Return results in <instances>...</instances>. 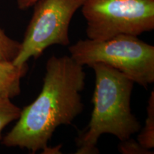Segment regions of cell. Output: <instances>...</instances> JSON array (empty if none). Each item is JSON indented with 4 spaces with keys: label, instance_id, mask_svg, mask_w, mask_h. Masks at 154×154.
I'll return each mask as SVG.
<instances>
[{
    "label": "cell",
    "instance_id": "obj_2",
    "mask_svg": "<svg viewBox=\"0 0 154 154\" xmlns=\"http://www.w3.org/2000/svg\"><path fill=\"white\" fill-rule=\"evenodd\" d=\"M95 88L91 119L75 139L77 154H97V143L103 134H111L120 141L131 137L141 126L131 108L135 83L123 73L104 63L92 65Z\"/></svg>",
    "mask_w": 154,
    "mask_h": 154
},
{
    "label": "cell",
    "instance_id": "obj_8",
    "mask_svg": "<svg viewBox=\"0 0 154 154\" xmlns=\"http://www.w3.org/2000/svg\"><path fill=\"white\" fill-rule=\"evenodd\" d=\"M21 111L22 109L13 103L10 99H0V141L4 128L12 121H17Z\"/></svg>",
    "mask_w": 154,
    "mask_h": 154
},
{
    "label": "cell",
    "instance_id": "obj_7",
    "mask_svg": "<svg viewBox=\"0 0 154 154\" xmlns=\"http://www.w3.org/2000/svg\"><path fill=\"white\" fill-rule=\"evenodd\" d=\"M147 117L145 126L138 134L137 141L143 147L151 150L154 148V91H151L146 107Z\"/></svg>",
    "mask_w": 154,
    "mask_h": 154
},
{
    "label": "cell",
    "instance_id": "obj_10",
    "mask_svg": "<svg viewBox=\"0 0 154 154\" xmlns=\"http://www.w3.org/2000/svg\"><path fill=\"white\" fill-rule=\"evenodd\" d=\"M118 149L120 153L124 154H151V151L146 149L131 137L122 140L119 143Z\"/></svg>",
    "mask_w": 154,
    "mask_h": 154
},
{
    "label": "cell",
    "instance_id": "obj_3",
    "mask_svg": "<svg viewBox=\"0 0 154 154\" xmlns=\"http://www.w3.org/2000/svg\"><path fill=\"white\" fill-rule=\"evenodd\" d=\"M69 51L82 66L104 63L146 88L154 82V47L138 36L119 34L104 41L79 40Z\"/></svg>",
    "mask_w": 154,
    "mask_h": 154
},
{
    "label": "cell",
    "instance_id": "obj_4",
    "mask_svg": "<svg viewBox=\"0 0 154 154\" xmlns=\"http://www.w3.org/2000/svg\"><path fill=\"white\" fill-rule=\"evenodd\" d=\"M81 9L89 39L138 36L154 29V0H84Z\"/></svg>",
    "mask_w": 154,
    "mask_h": 154
},
{
    "label": "cell",
    "instance_id": "obj_5",
    "mask_svg": "<svg viewBox=\"0 0 154 154\" xmlns=\"http://www.w3.org/2000/svg\"><path fill=\"white\" fill-rule=\"evenodd\" d=\"M84 0H38L18 55L13 61L16 65L27 63L31 58L38 59L52 45L70 44L69 28L76 11Z\"/></svg>",
    "mask_w": 154,
    "mask_h": 154
},
{
    "label": "cell",
    "instance_id": "obj_9",
    "mask_svg": "<svg viewBox=\"0 0 154 154\" xmlns=\"http://www.w3.org/2000/svg\"><path fill=\"white\" fill-rule=\"evenodd\" d=\"M20 47L21 42L11 38L0 27V61H14Z\"/></svg>",
    "mask_w": 154,
    "mask_h": 154
},
{
    "label": "cell",
    "instance_id": "obj_12",
    "mask_svg": "<svg viewBox=\"0 0 154 154\" xmlns=\"http://www.w3.org/2000/svg\"><path fill=\"white\" fill-rule=\"evenodd\" d=\"M62 147L61 145H58L56 147H49L47 146L44 150H42L43 153H60V150Z\"/></svg>",
    "mask_w": 154,
    "mask_h": 154
},
{
    "label": "cell",
    "instance_id": "obj_1",
    "mask_svg": "<svg viewBox=\"0 0 154 154\" xmlns=\"http://www.w3.org/2000/svg\"><path fill=\"white\" fill-rule=\"evenodd\" d=\"M85 80L84 66L70 56H51L46 63L41 92L22 109L16 124L2 138L1 143L32 153L44 150L58 127L72 124L82 113L81 92Z\"/></svg>",
    "mask_w": 154,
    "mask_h": 154
},
{
    "label": "cell",
    "instance_id": "obj_11",
    "mask_svg": "<svg viewBox=\"0 0 154 154\" xmlns=\"http://www.w3.org/2000/svg\"><path fill=\"white\" fill-rule=\"evenodd\" d=\"M38 0H17V7L21 10H26L30 7H33Z\"/></svg>",
    "mask_w": 154,
    "mask_h": 154
},
{
    "label": "cell",
    "instance_id": "obj_6",
    "mask_svg": "<svg viewBox=\"0 0 154 154\" xmlns=\"http://www.w3.org/2000/svg\"><path fill=\"white\" fill-rule=\"evenodd\" d=\"M27 63L16 65L0 61V99H12L21 94V81L27 74Z\"/></svg>",
    "mask_w": 154,
    "mask_h": 154
}]
</instances>
